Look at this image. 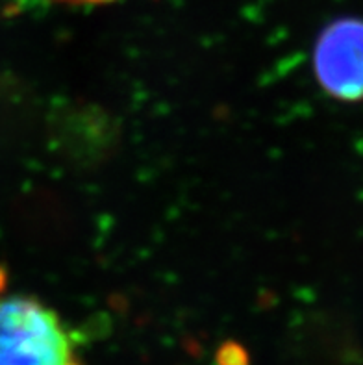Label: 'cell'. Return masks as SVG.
<instances>
[{"label": "cell", "instance_id": "obj_1", "mask_svg": "<svg viewBox=\"0 0 363 365\" xmlns=\"http://www.w3.org/2000/svg\"><path fill=\"white\" fill-rule=\"evenodd\" d=\"M0 365H83V360L56 312L14 297L0 301Z\"/></svg>", "mask_w": 363, "mask_h": 365}, {"label": "cell", "instance_id": "obj_2", "mask_svg": "<svg viewBox=\"0 0 363 365\" xmlns=\"http://www.w3.org/2000/svg\"><path fill=\"white\" fill-rule=\"evenodd\" d=\"M315 73L321 86L339 101L363 98V21L339 19L315 46Z\"/></svg>", "mask_w": 363, "mask_h": 365}, {"label": "cell", "instance_id": "obj_3", "mask_svg": "<svg viewBox=\"0 0 363 365\" xmlns=\"http://www.w3.org/2000/svg\"><path fill=\"white\" fill-rule=\"evenodd\" d=\"M234 345H228V352L221 351V354H219L221 365H247V361H245V352H234Z\"/></svg>", "mask_w": 363, "mask_h": 365}, {"label": "cell", "instance_id": "obj_4", "mask_svg": "<svg viewBox=\"0 0 363 365\" xmlns=\"http://www.w3.org/2000/svg\"><path fill=\"white\" fill-rule=\"evenodd\" d=\"M65 2H78V4H108V2H116V0H65Z\"/></svg>", "mask_w": 363, "mask_h": 365}, {"label": "cell", "instance_id": "obj_5", "mask_svg": "<svg viewBox=\"0 0 363 365\" xmlns=\"http://www.w3.org/2000/svg\"><path fill=\"white\" fill-rule=\"evenodd\" d=\"M2 286H4V274L0 271V289H2Z\"/></svg>", "mask_w": 363, "mask_h": 365}]
</instances>
